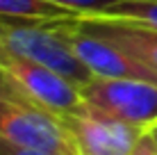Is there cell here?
Here are the masks:
<instances>
[{
	"mask_svg": "<svg viewBox=\"0 0 157 155\" xmlns=\"http://www.w3.org/2000/svg\"><path fill=\"white\" fill-rule=\"evenodd\" d=\"M68 21L71 18H32L0 14V48L46 64L82 87L94 76L75 57L71 48Z\"/></svg>",
	"mask_w": 157,
	"mask_h": 155,
	"instance_id": "1",
	"label": "cell"
},
{
	"mask_svg": "<svg viewBox=\"0 0 157 155\" xmlns=\"http://www.w3.org/2000/svg\"><path fill=\"white\" fill-rule=\"evenodd\" d=\"M89 107L150 130L157 126V82L139 78H91L80 87Z\"/></svg>",
	"mask_w": 157,
	"mask_h": 155,
	"instance_id": "2",
	"label": "cell"
},
{
	"mask_svg": "<svg viewBox=\"0 0 157 155\" xmlns=\"http://www.w3.org/2000/svg\"><path fill=\"white\" fill-rule=\"evenodd\" d=\"M0 66L9 73L32 103L57 116L75 114L84 107L80 87L55 68L0 48Z\"/></svg>",
	"mask_w": 157,
	"mask_h": 155,
	"instance_id": "3",
	"label": "cell"
},
{
	"mask_svg": "<svg viewBox=\"0 0 157 155\" xmlns=\"http://www.w3.org/2000/svg\"><path fill=\"white\" fill-rule=\"evenodd\" d=\"M0 135L52 155H80L62 116L32 103L0 98Z\"/></svg>",
	"mask_w": 157,
	"mask_h": 155,
	"instance_id": "4",
	"label": "cell"
},
{
	"mask_svg": "<svg viewBox=\"0 0 157 155\" xmlns=\"http://www.w3.org/2000/svg\"><path fill=\"white\" fill-rule=\"evenodd\" d=\"M62 121L71 132L80 155H132L141 135L148 132L102 114L86 103L80 112L62 116Z\"/></svg>",
	"mask_w": 157,
	"mask_h": 155,
	"instance_id": "5",
	"label": "cell"
},
{
	"mask_svg": "<svg viewBox=\"0 0 157 155\" xmlns=\"http://www.w3.org/2000/svg\"><path fill=\"white\" fill-rule=\"evenodd\" d=\"M68 41L80 62L96 78H139L157 82V73L114 41L84 30L78 18L68 21Z\"/></svg>",
	"mask_w": 157,
	"mask_h": 155,
	"instance_id": "6",
	"label": "cell"
},
{
	"mask_svg": "<svg viewBox=\"0 0 157 155\" xmlns=\"http://www.w3.org/2000/svg\"><path fill=\"white\" fill-rule=\"evenodd\" d=\"M78 23L94 34L114 41L116 46H121L123 50H128L157 73V30L105 16H78Z\"/></svg>",
	"mask_w": 157,
	"mask_h": 155,
	"instance_id": "7",
	"label": "cell"
},
{
	"mask_svg": "<svg viewBox=\"0 0 157 155\" xmlns=\"http://www.w3.org/2000/svg\"><path fill=\"white\" fill-rule=\"evenodd\" d=\"M96 16L128 21V23H134V25L157 30V0H121L118 5Z\"/></svg>",
	"mask_w": 157,
	"mask_h": 155,
	"instance_id": "8",
	"label": "cell"
},
{
	"mask_svg": "<svg viewBox=\"0 0 157 155\" xmlns=\"http://www.w3.org/2000/svg\"><path fill=\"white\" fill-rule=\"evenodd\" d=\"M0 14L32 16V18H78L73 12L50 0H0Z\"/></svg>",
	"mask_w": 157,
	"mask_h": 155,
	"instance_id": "9",
	"label": "cell"
},
{
	"mask_svg": "<svg viewBox=\"0 0 157 155\" xmlns=\"http://www.w3.org/2000/svg\"><path fill=\"white\" fill-rule=\"evenodd\" d=\"M50 2L73 12L75 16H96V14H102L109 7L118 5L121 0H50Z\"/></svg>",
	"mask_w": 157,
	"mask_h": 155,
	"instance_id": "10",
	"label": "cell"
},
{
	"mask_svg": "<svg viewBox=\"0 0 157 155\" xmlns=\"http://www.w3.org/2000/svg\"><path fill=\"white\" fill-rule=\"evenodd\" d=\"M0 98L2 100H16V103H32L28 96L23 94V89L16 84V80L0 66ZM36 105V103H32Z\"/></svg>",
	"mask_w": 157,
	"mask_h": 155,
	"instance_id": "11",
	"label": "cell"
},
{
	"mask_svg": "<svg viewBox=\"0 0 157 155\" xmlns=\"http://www.w3.org/2000/svg\"><path fill=\"white\" fill-rule=\"evenodd\" d=\"M0 155H52V153L41 151V148H32V146H23V144H16L0 135Z\"/></svg>",
	"mask_w": 157,
	"mask_h": 155,
	"instance_id": "12",
	"label": "cell"
},
{
	"mask_svg": "<svg viewBox=\"0 0 157 155\" xmlns=\"http://www.w3.org/2000/svg\"><path fill=\"white\" fill-rule=\"evenodd\" d=\"M132 155H157V139L153 137V132H144L141 139H139V144L134 146Z\"/></svg>",
	"mask_w": 157,
	"mask_h": 155,
	"instance_id": "13",
	"label": "cell"
},
{
	"mask_svg": "<svg viewBox=\"0 0 157 155\" xmlns=\"http://www.w3.org/2000/svg\"><path fill=\"white\" fill-rule=\"evenodd\" d=\"M150 130H153V132H155V135H157V126H155V128H150Z\"/></svg>",
	"mask_w": 157,
	"mask_h": 155,
	"instance_id": "14",
	"label": "cell"
},
{
	"mask_svg": "<svg viewBox=\"0 0 157 155\" xmlns=\"http://www.w3.org/2000/svg\"><path fill=\"white\" fill-rule=\"evenodd\" d=\"M150 132H153V130H150ZM153 137H155V139H157V135H155V132H153Z\"/></svg>",
	"mask_w": 157,
	"mask_h": 155,
	"instance_id": "15",
	"label": "cell"
}]
</instances>
